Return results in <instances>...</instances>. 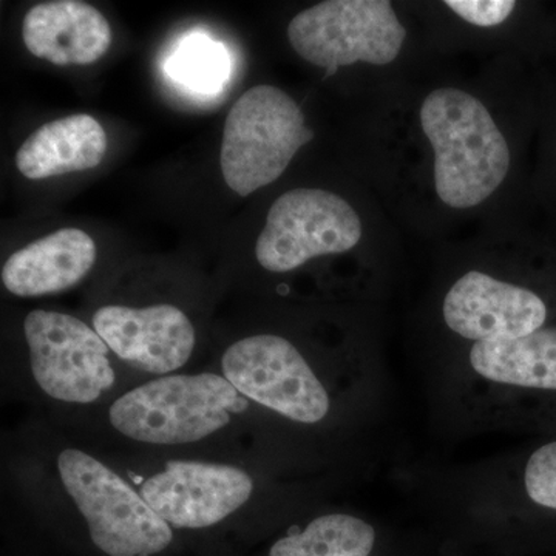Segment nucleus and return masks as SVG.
<instances>
[{
	"label": "nucleus",
	"instance_id": "nucleus-1",
	"mask_svg": "<svg viewBox=\"0 0 556 556\" xmlns=\"http://www.w3.org/2000/svg\"><path fill=\"white\" fill-rule=\"evenodd\" d=\"M415 124L427 164L426 188L450 214H470L506 188L514 150L506 124L481 93L459 84L431 87Z\"/></svg>",
	"mask_w": 556,
	"mask_h": 556
},
{
	"label": "nucleus",
	"instance_id": "nucleus-2",
	"mask_svg": "<svg viewBox=\"0 0 556 556\" xmlns=\"http://www.w3.org/2000/svg\"><path fill=\"white\" fill-rule=\"evenodd\" d=\"M225 376H166L116 399L109 419L118 433L153 445H178L217 433L247 409Z\"/></svg>",
	"mask_w": 556,
	"mask_h": 556
},
{
	"label": "nucleus",
	"instance_id": "nucleus-3",
	"mask_svg": "<svg viewBox=\"0 0 556 556\" xmlns=\"http://www.w3.org/2000/svg\"><path fill=\"white\" fill-rule=\"evenodd\" d=\"M299 102L278 87H252L229 110L223 131L222 166L226 185L248 197L277 181L299 150L313 141Z\"/></svg>",
	"mask_w": 556,
	"mask_h": 556
},
{
	"label": "nucleus",
	"instance_id": "nucleus-4",
	"mask_svg": "<svg viewBox=\"0 0 556 556\" xmlns=\"http://www.w3.org/2000/svg\"><path fill=\"white\" fill-rule=\"evenodd\" d=\"M288 40L303 61L332 75L357 64H396L408 28L390 0H327L292 17Z\"/></svg>",
	"mask_w": 556,
	"mask_h": 556
},
{
	"label": "nucleus",
	"instance_id": "nucleus-5",
	"mask_svg": "<svg viewBox=\"0 0 556 556\" xmlns=\"http://www.w3.org/2000/svg\"><path fill=\"white\" fill-rule=\"evenodd\" d=\"M62 484L89 526L94 546L109 556H152L174 540L170 526L141 493L97 457L64 450L58 457Z\"/></svg>",
	"mask_w": 556,
	"mask_h": 556
},
{
	"label": "nucleus",
	"instance_id": "nucleus-6",
	"mask_svg": "<svg viewBox=\"0 0 556 556\" xmlns=\"http://www.w3.org/2000/svg\"><path fill=\"white\" fill-rule=\"evenodd\" d=\"M365 239L367 225L351 201L331 190L292 189L270 206L255 257L269 273H291L311 260L353 252Z\"/></svg>",
	"mask_w": 556,
	"mask_h": 556
},
{
	"label": "nucleus",
	"instance_id": "nucleus-7",
	"mask_svg": "<svg viewBox=\"0 0 556 556\" xmlns=\"http://www.w3.org/2000/svg\"><path fill=\"white\" fill-rule=\"evenodd\" d=\"M33 378L67 404H91L115 383L109 346L79 318L36 309L24 321Z\"/></svg>",
	"mask_w": 556,
	"mask_h": 556
},
{
	"label": "nucleus",
	"instance_id": "nucleus-8",
	"mask_svg": "<svg viewBox=\"0 0 556 556\" xmlns=\"http://www.w3.org/2000/svg\"><path fill=\"white\" fill-rule=\"evenodd\" d=\"M223 376L241 396L300 424L327 417L329 396L302 353L288 339L258 334L230 345Z\"/></svg>",
	"mask_w": 556,
	"mask_h": 556
},
{
	"label": "nucleus",
	"instance_id": "nucleus-9",
	"mask_svg": "<svg viewBox=\"0 0 556 556\" xmlns=\"http://www.w3.org/2000/svg\"><path fill=\"white\" fill-rule=\"evenodd\" d=\"M252 492L254 481L239 467L169 460L141 485L139 493L167 525L204 529L236 514Z\"/></svg>",
	"mask_w": 556,
	"mask_h": 556
},
{
	"label": "nucleus",
	"instance_id": "nucleus-10",
	"mask_svg": "<svg viewBox=\"0 0 556 556\" xmlns=\"http://www.w3.org/2000/svg\"><path fill=\"white\" fill-rule=\"evenodd\" d=\"M450 331L477 342L526 338L544 327L547 306L536 292L470 269L450 287L442 302Z\"/></svg>",
	"mask_w": 556,
	"mask_h": 556
},
{
	"label": "nucleus",
	"instance_id": "nucleus-11",
	"mask_svg": "<svg viewBox=\"0 0 556 556\" xmlns=\"http://www.w3.org/2000/svg\"><path fill=\"white\" fill-rule=\"evenodd\" d=\"M93 328L116 356L152 375L185 367L195 348L192 321L172 305L104 306L94 313Z\"/></svg>",
	"mask_w": 556,
	"mask_h": 556
},
{
	"label": "nucleus",
	"instance_id": "nucleus-12",
	"mask_svg": "<svg viewBox=\"0 0 556 556\" xmlns=\"http://www.w3.org/2000/svg\"><path fill=\"white\" fill-rule=\"evenodd\" d=\"M25 47L54 65H89L112 43V30L100 10L79 0L38 3L22 22Z\"/></svg>",
	"mask_w": 556,
	"mask_h": 556
},
{
	"label": "nucleus",
	"instance_id": "nucleus-13",
	"mask_svg": "<svg viewBox=\"0 0 556 556\" xmlns=\"http://www.w3.org/2000/svg\"><path fill=\"white\" fill-rule=\"evenodd\" d=\"M97 262L89 233L65 228L14 252L2 268V283L20 298L56 294L78 285Z\"/></svg>",
	"mask_w": 556,
	"mask_h": 556
},
{
	"label": "nucleus",
	"instance_id": "nucleus-14",
	"mask_svg": "<svg viewBox=\"0 0 556 556\" xmlns=\"http://www.w3.org/2000/svg\"><path fill=\"white\" fill-rule=\"evenodd\" d=\"M108 134L90 115L65 116L43 124L17 150L16 166L28 179L61 177L100 166Z\"/></svg>",
	"mask_w": 556,
	"mask_h": 556
},
{
	"label": "nucleus",
	"instance_id": "nucleus-15",
	"mask_svg": "<svg viewBox=\"0 0 556 556\" xmlns=\"http://www.w3.org/2000/svg\"><path fill=\"white\" fill-rule=\"evenodd\" d=\"M470 364L492 382L556 390V327L538 329L526 338L477 342Z\"/></svg>",
	"mask_w": 556,
	"mask_h": 556
},
{
	"label": "nucleus",
	"instance_id": "nucleus-16",
	"mask_svg": "<svg viewBox=\"0 0 556 556\" xmlns=\"http://www.w3.org/2000/svg\"><path fill=\"white\" fill-rule=\"evenodd\" d=\"M375 543V527L364 519L332 514L278 540L269 556H369Z\"/></svg>",
	"mask_w": 556,
	"mask_h": 556
},
{
	"label": "nucleus",
	"instance_id": "nucleus-17",
	"mask_svg": "<svg viewBox=\"0 0 556 556\" xmlns=\"http://www.w3.org/2000/svg\"><path fill=\"white\" fill-rule=\"evenodd\" d=\"M172 79L200 93H215L229 76L228 51L204 35H192L179 43L167 62Z\"/></svg>",
	"mask_w": 556,
	"mask_h": 556
},
{
	"label": "nucleus",
	"instance_id": "nucleus-18",
	"mask_svg": "<svg viewBox=\"0 0 556 556\" xmlns=\"http://www.w3.org/2000/svg\"><path fill=\"white\" fill-rule=\"evenodd\" d=\"M442 9L479 30H493L507 24L518 9L514 0H445Z\"/></svg>",
	"mask_w": 556,
	"mask_h": 556
},
{
	"label": "nucleus",
	"instance_id": "nucleus-19",
	"mask_svg": "<svg viewBox=\"0 0 556 556\" xmlns=\"http://www.w3.org/2000/svg\"><path fill=\"white\" fill-rule=\"evenodd\" d=\"M525 482L527 495L533 503L556 510V441L530 456Z\"/></svg>",
	"mask_w": 556,
	"mask_h": 556
}]
</instances>
